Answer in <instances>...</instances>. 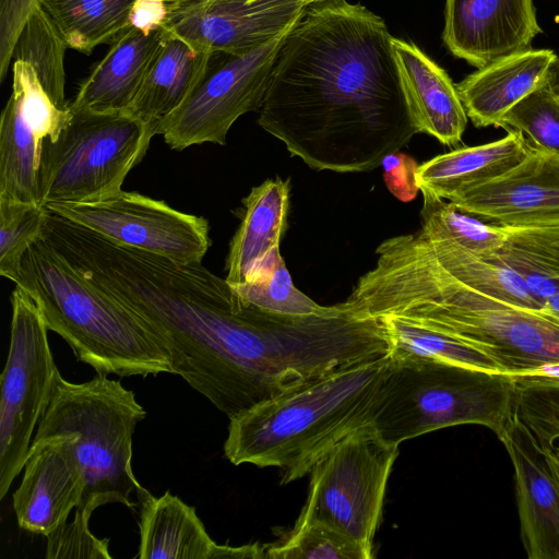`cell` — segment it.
I'll use <instances>...</instances> for the list:
<instances>
[{
    "label": "cell",
    "mask_w": 559,
    "mask_h": 559,
    "mask_svg": "<svg viewBox=\"0 0 559 559\" xmlns=\"http://www.w3.org/2000/svg\"><path fill=\"white\" fill-rule=\"evenodd\" d=\"M205 0H138L132 9L129 26L151 32L163 28L167 21Z\"/></svg>",
    "instance_id": "cell-40"
},
{
    "label": "cell",
    "mask_w": 559,
    "mask_h": 559,
    "mask_svg": "<svg viewBox=\"0 0 559 559\" xmlns=\"http://www.w3.org/2000/svg\"><path fill=\"white\" fill-rule=\"evenodd\" d=\"M141 502L140 559H211L216 543L195 509L170 491Z\"/></svg>",
    "instance_id": "cell-24"
},
{
    "label": "cell",
    "mask_w": 559,
    "mask_h": 559,
    "mask_svg": "<svg viewBox=\"0 0 559 559\" xmlns=\"http://www.w3.org/2000/svg\"><path fill=\"white\" fill-rule=\"evenodd\" d=\"M500 128L520 131L535 148L559 153V95L548 83L539 86L503 116Z\"/></svg>",
    "instance_id": "cell-35"
},
{
    "label": "cell",
    "mask_w": 559,
    "mask_h": 559,
    "mask_svg": "<svg viewBox=\"0 0 559 559\" xmlns=\"http://www.w3.org/2000/svg\"><path fill=\"white\" fill-rule=\"evenodd\" d=\"M266 555L271 559H370L372 550L324 523L297 521L287 538L269 546Z\"/></svg>",
    "instance_id": "cell-34"
},
{
    "label": "cell",
    "mask_w": 559,
    "mask_h": 559,
    "mask_svg": "<svg viewBox=\"0 0 559 559\" xmlns=\"http://www.w3.org/2000/svg\"><path fill=\"white\" fill-rule=\"evenodd\" d=\"M520 131L508 130L500 140L453 150L418 166L421 193L449 201L455 193L491 181L519 165L532 150Z\"/></svg>",
    "instance_id": "cell-21"
},
{
    "label": "cell",
    "mask_w": 559,
    "mask_h": 559,
    "mask_svg": "<svg viewBox=\"0 0 559 559\" xmlns=\"http://www.w3.org/2000/svg\"><path fill=\"white\" fill-rule=\"evenodd\" d=\"M165 35V28L144 32L127 26L83 81L69 107L126 112L158 55Z\"/></svg>",
    "instance_id": "cell-20"
},
{
    "label": "cell",
    "mask_w": 559,
    "mask_h": 559,
    "mask_svg": "<svg viewBox=\"0 0 559 559\" xmlns=\"http://www.w3.org/2000/svg\"><path fill=\"white\" fill-rule=\"evenodd\" d=\"M44 206L115 243L179 262H202L211 246L210 225L204 217L138 192L121 190L98 201Z\"/></svg>",
    "instance_id": "cell-12"
},
{
    "label": "cell",
    "mask_w": 559,
    "mask_h": 559,
    "mask_svg": "<svg viewBox=\"0 0 559 559\" xmlns=\"http://www.w3.org/2000/svg\"><path fill=\"white\" fill-rule=\"evenodd\" d=\"M545 452V456L547 459V462L549 464V467L558 483L559 486V442L543 448Z\"/></svg>",
    "instance_id": "cell-43"
},
{
    "label": "cell",
    "mask_w": 559,
    "mask_h": 559,
    "mask_svg": "<svg viewBox=\"0 0 559 559\" xmlns=\"http://www.w3.org/2000/svg\"><path fill=\"white\" fill-rule=\"evenodd\" d=\"M138 0H39L68 48L91 53L128 26Z\"/></svg>",
    "instance_id": "cell-28"
},
{
    "label": "cell",
    "mask_w": 559,
    "mask_h": 559,
    "mask_svg": "<svg viewBox=\"0 0 559 559\" xmlns=\"http://www.w3.org/2000/svg\"><path fill=\"white\" fill-rule=\"evenodd\" d=\"M383 177L389 191L403 202L412 201L419 191L416 182L418 165L414 158L396 152L383 162Z\"/></svg>",
    "instance_id": "cell-41"
},
{
    "label": "cell",
    "mask_w": 559,
    "mask_h": 559,
    "mask_svg": "<svg viewBox=\"0 0 559 559\" xmlns=\"http://www.w3.org/2000/svg\"><path fill=\"white\" fill-rule=\"evenodd\" d=\"M457 209L503 227L559 226V153L532 147L504 175L455 193Z\"/></svg>",
    "instance_id": "cell-13"
},
{
    "label": "cell",
    "mask_w": 559,
    "mask_h": 559,
    "mask_svg": "<svg viewBox=\"0 0 559 559\" xmlns=\"http://www.w3.org/2000/svg\"><path fill=\"white\" fill-rule=\"evenodd\" d=\"M287 34L243 52L213 51L181 106L157 123V134L176 151L204 143L225 145L234 122L260 110Z\"/></svg>",
    "instance_id": "cell-11"
},
{
    "label": "cell",
    "mask_w": 559,
    "mask_h": 559,
    "mask_svg": "<svg viewBox=\"0 0 559 559\" xmlns=\"http://www.w3.org/2000/svg\"><path fill=\"white\" fill-rule=\"evenodd\" d=\"M12 74V95L23 116L44 141L56 140L68 122L69 108L51 100L29 63L15 60Z\"/></svg>",
    "instance_id": "cell-37"
},
{
    "label": "cell",
    "mask_w": 559,
    "mask_h": 559,
    "mask_svg": "<svg viewBox=\"0 0 559 559\" xmlns=\"http://www.w3.org/2000/svg\"><path fill=\"white\" fill-rule=\"evenodd\" d=\"M290 180L266 179L242 200L241 223L229 243L226 280L246 281L250 270L273 249L280 248L289 207Z\"/></svg>",
    "instance_id": "cell-23"
},
{
    "label": "cell",
    "mask_w": 559,
    "mask_h": 559,
    "mask_svg": "<svg viewBox=\"0 0 559 559\" xmlns=\"http://www.w3.org/2000/svg\"><path fill=\"white\" fill-rule=\"evenodd\" d=\"M391 43L403 93L419 133L448 146L460 143L467 116L455 84L416 45L395 37Z\"/></svg>",
    "instance_id": "cell-18"
},
{
    "label": "cell",
    "mask_w": 559,
    "mask_h": 559,
    "mask_svg": "<svg viewBox=\"0 0 559 559\" xmlns=\"http://www.w3.org/2000/svg\"><path fill=\"white\" fill-rule=\"evenodd\" d=\"M211 53L166 29L163 46L126 114L157 126L199 83Z\"/></svg>",
    "instance_id": "cell-22"
},
{
    "label": "cell",
    "mask_w": 559,
    "mask_h": 559,
    "mask_svg": "<svg viewBox=\"0 0 559 559\" xmlns=\"http://www.w3.org/2000/svg\"><path fill=\"white\" fill-rule=\"evenodd\" d=\"M421 235L451 240L465 249L491 257L502 247L507 229L457 209L452 202L423 193Z\"/></svg>",
    "instance_id": "cell-32"
},
{
    "label": "cell",
    "mask_w": 559,
    "mask_h": 559,
    "mask_svg": "<svg viewBox=\"0 0 559 559\" xmlns=\"http://www.w3.org/2000/svg\"><path fill=\"white\" fill-rule=\"evenodd\" d=\"M12 282L35 301L48 330L97 374L174 373L166 334L82 277L41 235L25 251Z\"/></svg>",
    "instance_id": "cell-5"
},
{
    "label": "cell",
    "mask_w": 559,
    "mask_h": 559,
    "mask_svg": "<svg viewBox=\"0 0 559 559\" xmlns=\"http://www.w3.org/2000/svg\"><path fill=\"white\" fill-rule=\"evenodd\" d=\"M390 360L346 365L229 417L225 456L234 465L280 467L282 485L304 477L340 440L371 423Z\"/></svg>",
    "instance_id": "cell-4"
},
{
    "label": "cell",
    "mask_w": 559,
    "mask_h": 559,
    "mask_svg": "<svg viewBox=\"0 0 559 559\" xmlns=\"http://www.w3.org/2000/svg\"><path fill=\"white\" fill-rule=\"evenodd\" d=\"M43 143L11 94L0 119V201L41 205L39 170Z\"/></svg>",
    "instance_id": "cell-25"
},
{
    "label": "cell",
    "mask_w": 559,
    "mask_h": 559,
    "mask_svg": "<svg viewBox=\"0 0 559 559\" xmlns=\"http://www.w3.org/2000/svg\"><path fill=\"white\" fill-rule=\"evenodd\" d=\"M506 229L502 247L486 258L512 270L543 308L559 292V226Z\"/></svg>",
    "instance_id": "cell-27"
},
{
    "label": "cell",
    "mask_w": 559,
    "mask_h": 559,
    "mask_svg": "<svg viewBox=\"0 0 559 559\" xmlns=\"http://www.w3.org/2000/svg\"><path fill=\"white\" fill-rule=\"evenodd\" d=\"M68 108L70 116L59 136L43 143L41 205L92 202L118 193L157 135L156 124L126 112Z\"/></svg>",
    "instance_id": "cell-8"
},
{
    "label": "cell",
    "mask_w": 559,
    "mask_h": 559,
    "mask_svg": "<svg viewBox=\"0 0 559 559\" xmlns=\"http://www.w3.org/2000/svg\"><path fill=\"white\" fill-rule=\"evenodd\" d=\"M146 412L133 391L119 380L98 374L73 383L57 373L52 394L34 439L55 435L74 437V448L85 478V490L75 508L92 516L107 503L134 509L147 491L132 468L133 433Z\"/></svg>",
    "instance_id": "cell-6"
},
{
    "label": "cell",
    "mask_w": 559,
    "mask_h": 559,
    "mask_svg": "<svg viewBox=\"0 0 559 559\" xmlns=\"http://www.w3.org/2000/svg\"><path fill=\"white\" fill-rule=\"evenodd\" d=\"M539 33L533 0H445L443 43L477 69L531 49Z\"/></svg>",
    "instance_id": "cell-16"
},
{
    "label": "cell",
    "mask_w": 559,
    "mask_h": 559,
    "mask_svg": "<svg viewBox=\"0 0 559 559\" xmlns=\"http://www.w3.org/2000/svg\"><path fill=\"white\" fill-rule=\"evenodd\" d=\"M382 17L311 4L276 56L258 123L314 170L371 171L419 133Z\"/></svg>",
    "instance_id": "cell-2"
},
{
    "label": "cell",
    "mask_w": 559,
    "mask_h": 559,
    "mask_svg": "<svg viewBox=\"0 0 559 559\" xmlns=\"http://www.w3.org/2000/svg\"><path fill=\"white\" fill-rule=\"evenodd\" d=\"M399 445L371 423L332 447L311 468L309 493L298 522L324 523L372 550L385 489Z\"/></svg>",
    "instance_id": "cell-9"
},
{
    "label": "cell",
    "mask_w": 559,
    "mask_h": 559,
    "mask_svg": "<svg viewBox=\"0 0 559 559\" xmlns=\"http://www.w3.org/2000/svg\"><path fill=\"white\" fill-rule=\"evenodd\" d=\"M11 306L10 347L0 390V499L23 471L59 372L49 330L35 301L15 286Z\"/></svg>",
    "instance_id": "cell-10"
},
{
    "label": "cell",
    "mask_w": 559,
    "mask_h": 559,
    "mask_svg": "<svg viewBox=\"0 0 559 559\" xmlns=\"http://www.w3.org/2000/svg\"><path fill=\"white\" fill-rule=\"evenodd\" d=\"M79 273L156 324L168 337L174 373L228 418L331 366L325 317L261 309L201 262L96 237Z\"/></svg>",
    "instance_id": "cell-1"
},
{
    "label": "cell",
    "mask_w": 559,
    "mask_h": 559,
    "mask_svg": "<svg viewBox=\"0 0 559 559\" xmlns=\"http://www.w3.org/2000/svg\"><path fill=\"white\" fill-rule=\"evenodd\" d=\"M376 255L346 300L358 312L445 334L485 354L502 373L559 366V323L460 283L427 253L416 233L384 240Z\"/></svg>",
    "instance_id": "cell-3"
},
{
    "label": "cell",
    "mask_w": 559,
    "mask_h": 559,
    "mask_svg": "<svg viewBox=\"0 0 559 559\" xmlns=\"http://www.w3.org/2000/svg\"><path fill=\"white\" fill-rule=\"evenodd\" d=\"M91 516L75 509L74 518L47 536V559H111L109 539L97 538L90 530Z\"/></svg>",
    "instance_id": "cell-38"
},
{
    "label": "cell",
    "mask_w": 559,
    "mask_h": 559,
    "mask_svg": "<svg viewBox=\"0 0 559 559\" xmlns=\"http://www.w3.org/2000/svg\"><path fill=\"white\" fill-rule=\"evenodd\" d=\"M416 235L436 263L460 283L504 302L540 311L542 305L508 266L451 240L428 238L419 231Z\"/></svg>",
    "instance_id": "cell-26"
},
{
    "label": "cell",
    "mask_w": 559,
    "mask_h": 559,
    "mask_svg": "<svg viewBox=\"0 0 559 559\" xmlns=\"http://www.w3.org/2000/svg\"><path fill=\"white\" fill-rule=\"evenodd\" d=\"M85 490L74 437L55 435L33 439L13 509L21 528L48 536L68 522Z\"/></svg>",
    "instance_id": "cell-15"
},
{
    "label": "cell",
    "mask_w": 559,
    "mask_h": 559,
    "mask_svg": "<svg viewBox=\"0 0 559 559\" xmlns=\"http://www.w3.org/2000/svg\"><path fill=\"white\" fill-rule=\"evenodd\" d=\"M538 312L559 323V292L549 297Z\"/></svg>",
    "instance_id": "cell-44"
},
{
    "label": "cell",
    "mask_w": 559,
    "mask_h": 559,
    "mask_svg": "<svg viewBox=\"0 0 559 559\" xmlns=\"http://www.w3.org/2000/svg\"><path fill=\"white\" fill-rule=\"evenodd\" d=\"M39 0H0V79L7 75L17 34Z\"/></svg>",
    "instance_id": "cell-39"
},
{
    "label": "cell",
    "mask_w": 559,
    "mask_h": 559,
    "mask_svg": "<svg viewBox=\"0 0 559 559\" xmlns=\"http://www.w3.org/2000/svg\"><path fill=\"white\" fill-rule=\"evenodd\" d=\"M266 545L259 543L233 547L229 545H215L211 559H260L267 558Z\"/></svg>",
    "instance_id": "cell-42"
},
{
    "label": "cell",
    "mask_w": 559,
    "mask_h": 559,
    "mask_svg": "<svg viewBox=\"0 0 559 559\" xmlns=\"http://www.w3.org/2000/svg\"><path fill=\"white\" fill-rule=\"evenodd\" d=\"M513 377L514 414L543 448L559 442V366Z\"/></svg>",
    "instance_id": "cell-33"
},
{
    "label": "cell",
    "mask_w": 559,
    "mask_h": 559,
    "mask_svg": "<svg viewBox=\"0 0 559 559\" xmlns=\"http://www.w3.org/2000/svg\"><path fill=\"white\" fill-rule=\"evenodd\" d=\"M514 396L511 374L391 357L371 409V424L397 445L463 424L483 425L501 440L513 416Z\"/></svg>",
    "instance_id": "cell-7"
},
{
    "label": "cell",
    "mask_w": 559,
    "mask_h": 559,
    "mask_svg": "<svg viewBox=\"0 0 559 559\" xmlns=\"http://www.w3.org/2000/svg\"><path fill=\"white\" fill-rule=\"evenodd\" d=\"M548 85L559 95V57L552 62L548 73Z\"/></svg>",
    "instance_id": "cell-45"
},
{
    "label": "cell",
    "mask_w": 559,
    "mask_h": 559,
    "mask_svg": "<svg viewBox=\"0 0 559 559\" xmlns=\"http://www.w3.org/2000/svg\"><path fill=\"white\" fill-rule=\"evenodd\" d=\"M308 5H311V4H316V3H320V2H324V1H328V0H304Z\"/></svg>",
    "instance_id": "cell-46"
},
{
    "label": "cell",
    "mask_w": 559,
    "mask_h": 559,
    "mask_svg": "<svg viewBox=\"0 0 559 559\" xmlns=\"http://www.w3.org/2000/svg\"><path fill=\"white\" fill-rule=\"evenodd\" d=\"M68 48L58 27L37 3L17 34L12 60L29 63L51 100L61 109L64 98V51Z\"/></svg>",
    "instance_id": "cell-29"
},
{
    "label": "cell",
    "mask_w": 559,
    "mask_h": 559,
    "mask_svg": "<svg viewBox=\"0 0 559 559\" xmlns=\"http://www.w3.org/2000/svg\"><path fill=\"white\" fill-rule=\"evenodd\" d=\"M233 288L246 301L275 313L314 316L332 309V306L317 304L295 287L280 248L273 249L259 261L246 281Z\"/></svg>",
    "instance_id": "cell-31"
},
{
    "label": "cell",
    "mask_w": 559,
    "mask_h": 559,
    "mask_svg": "<svg viewBox=\"0 0 559 559\" xmlns=\"http://www.w3.org/2000/svg\"><path fill=\"white\" fill-rule=\"evenodd\" d=\"M45 206L0 201V275L13 281L27 248L41 235Z\"/></svg>",
    "instance_id": "cell-36"
},
{
    "label": "cell",
    "mask_w": 559,
    "mask_h": 559,
    "mask_svg": "<svg viewBox=\"0 0 559 559\" xmlns=\"http://www.w3.org/2000/svg\"><path fill=\"white\" fill-rule=\"evenodd\" d=\"M513 465L521 538L530 559H559V486L543 447L514 414L500 440Z\"/></svg>",
    "instance_id": "cell-17"
},
{
    "label": "cell",
    "mask_w": 559,
    "mask_h": 559,
    "mask_svg": "<svg viewBox=\"0 0 559 559\" xmlns=\"http://www.w3.org/2000/svg\"><path fill=\"white\" fill-rule=\"evenodd\" d=\"M379 319L388 331L392 358L440 361L502 373L485 354L453 337L396 317Z\"/></svg>",
    "instance_id": "cell-30"
},
{
    "label": "cell",
    "mask_w": 559,
    "mask_h": 559,
    "mask_svg": "<svg viewBox=\"0 0 559 559\" xmlns=\"http://www.w3.org/2000/svg\"><path fill=\"white\" fill-rule=\"evenodd\" d=\"M307 8L304 0H205L163 28L211 52H243L289 32Z\"/></svg>",
    "instance_id": "cell-14"
},
{
    "label": "cell",
    "mask_w": 559,
    "mask_h": 559,
    "mask_svg": "<svg viewBox=\"0 0 559 559\" xmlns=\"http://www.w3.org/2000/svg\"><path fill=\"white\" fill-rule=\"evenodd\" d=\"M557 55L528 49L498 59L455 84L467 118L477 128L500 127L503 116L521 99L548 83Z\"/></svg>",
    "instance_id": "cell-19"
}]
</instances>
